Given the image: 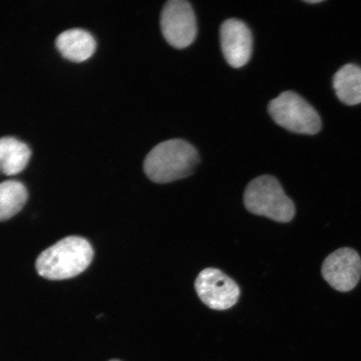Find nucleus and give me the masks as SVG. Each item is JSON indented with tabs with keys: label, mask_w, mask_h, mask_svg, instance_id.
Listing matches in <instances>:
<instances>
[{
	"label": "nucleus",
	"mask_w": 361,
	"mask_h": 361,
	"mask_svg": "<svg viewBox=\"0 0 361 361\" xmlns=\"http://www.w3.org/2000/svg\"><path fill=\"white\" fill-rule=\"evenodd\" d=\"M200 158L197 149L183 139H171L152 149L144 160L147 178L156 183H169L188 177Z\"/></svg>",
	"instance_id": "f257e3e1"
},
{
	"label": "nucleus",
	"mask_w": 361,
	"mask_h": 361,
	"mask_svg": "<svg viewBox=\"0 0 361 361\" xmlns=\"http://www.w3.org/2000/svg\"><path fill=\"white\" fill-rule=\"evenodd\" d=\"M92 246L87 239L71 236L45 250L36 260L40 276L51 281L71 279L83 273L92 264Z\"/></svg>",
	"instance_id": "f03ea898"
},
{
	"label": "nucleus",
	"mask_w": 361,
	"mask_h": 361,
	"mask_svg": "<svg viewBox=\"0 0 361 361\" xmlns=\"http://www.w3.org/2000/svg\"><path fill=\"white\" fill-rule=\"evenodd\" d=\"M243 201L250 213L279 223L290 222L295 214V204L273 176L263 175L252 180L245 189Z\"/></svg>",
	"instance_id": "7ed1b4c3"
},
{
	"label": "nucleus",
	"mask_w": 361,
	"mask_h": 361,
	"mask_svg": "<svg viewBox=\"0 0 361 361\" xmlns=\"http://www.w3.org/2000/svg\"><path fill=\"white\" fill-rule=\"evenodd\" d=\"M275 123L290 132L314 135L322 129V120L314 108L293 92H284L269 104Z\"/></svg>",
	"instance_id": "20e7f679"
},
{
	"label": "nucleus",
	"mask_w": 361,
	"mask_h": 361,
	"mask_svg": "<svg viewBox=\"0 0 361 361\" xmlns=\"http://www.w3.org/2000/svg\"><path fill=\"white\" fill-rule=\"evenodd\" d=\"M160 25L165 39L176 49L188 47L196 38L195 13L186 0L166 2L161 13Z\"/></svg>",
	"instance_id": "39448f33"
},
{
	"label": "nucleus",
	"mask_w": 361,
	"mask_h": 361,
	"mask_svg": "<svg viewBox=\"0 0 361 361\" xmlns=\"http://www.w3.org/2000/svg\"><path fill=\"white\" fill-rule=\"evenodd\" d=\"M195 288L203 304L215 310L231 308L240 296L236 282L222 271L214 268L202 270L198 274Z\"/></svg>",
	"instance_id": "423d86ee"
},
{
	"label": "nucleus",
	"mask_w": 361,
	"mask_h": 361,
	"mask_svg": "<svg viewBox=\"0 0 361 361\" xmlns=\"http://www.w3.org/2000/svg\"><path fill=\"white\" fill-rule=\"evenodd\" d=\"M322 275L336 290H353L361 276V259L357 252L350 247H342L332 252L324 261Z\"/></svg>",
	"instance_id": "0eeeda50"
},
{
	"label": "nucleus",
	"mask_w": 361,
	"mask_h": 361,
	"mask_svg": "<svg viewBox=\"0 0 361 361\" xmlns=\"http://www.w3.org/2000/svg\"><path fill=\"white\" fill-rule=\"evenodd\" d=\"M220 39L225 60L230 66L240 68L250 61L252 36L245 22L238 19L225 20L221 25Z\"/></svg>",
	"instance_id": "6e6552de"
},
{
	"label": "nucleus",
	"mask_w": 361,
	"mask_h": 361,
	"mask_svg": "<svg viewBox=\"0 0 361 361\" xmlns=\"http://www.w3.org/2000/svg\"><path fill=\"white\" fill-rule=\"evenodd\" d=\"M56 45L63 56L75 62L87 61L97 48L93 35L80 28L67 30L59 35Z\"/></svg>",
	"instance_id": "1a4fd4ad"
},
{
	"label": "nucleus",
	"mask_w": 361,
	"mask_h": 361,
	"mask_svg": "<svg viewBox=\"0 0 361 361\" xmlns=\"http://www.w3.org/2000/svg\"><path fill=\"white\" fill-rule=\"evenodd\" d=\"M31 157L27 144L13 137L0 138V170L8 176L16 175L26 168Z\"/></svg>",
	"instance_id": "9d476101"
},
{
	"label": "nucleus",
	"mask_w": 361,
	"mask_h": 361,
	"mask_svg": "<svg viewBox=\"0 0 361 361\" xmlns=\"http://www.w3.org/2000/svg\"><path fill=\"white\" fill-rule=\"evenodd\" d=\"M334 89L341 102L348 106L361 103V68L345 65L338 70L333 80Z\"/></svg>",
	"instance_id": "9b49d317"
},
{
	"label": "nucleus",
	"mask_w": 361,
	"mask_h": 361,
	"mask_svg": "<svg viewBox=\"0 0 361 361\" xmlns=\"http://www.w3.org/2000/svg\"><path fill=\"white\" fill-rule=\"evenodd\" d=\"M28 200V191L24 184L16 180L0 183V221L13 218L20 212Z\"/></svg>",
	"instance_id": "f8f14e48"
},
{
	"label": "nucleus",
	"mask_w": 361,
	"mask_h": 361,
	"mask_svg": "<svg viewBox=\"0 0 361 361\" xmlns=\"http://www.w3.org/2000/svg\"><path fill=\"white\" fill-rule=\"evenodd\" d=\"M305 2L309 4H318L322 2V0H312V1H311V0H307Z\"/></svg>",
	"instance_id": "ddd939ff"
},
{
	"label": "nucleus",
	"mask_w": 361,
	"mask_h": 361,
	"mask_svg": "<svg viewBox=\"0 0 361 361\" xmlns=\"http://www.w3.org/2000/svg\"><path fill=\"white\" fill-rule=\"evenodd\" d=\"M110 361H120V360H110Z\"/></svg>",
	"instance_id": "4468645a"
},
{
	"label": "nucleus",
	"mask_w": 361,
	"mask_h": 361,
	"mask_svg": "<svg viewBox=\"0 0 361 361\" xmlns=\"http://www.w3.org/2000/svg\"><path fill=\"white\" fill-rule=\"evenodd\" d=\"M0 171H1V170H0Z\"/></svg>",
	"instance_id": "2eb2a0df"
}]
</instances>
